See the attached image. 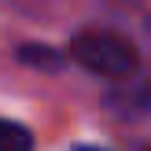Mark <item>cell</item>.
Here are the masks:
<instances>
[{"label":"cell","mask_w":151,"mask_h":151,"mask_svg":"<svg viewBox=\"0 0 151 151\" xmlns=\"http://www.w3.org/2000/svg\"><path fill=\"white\" fill-rule=\"evenodd\" d=\"M147 151H151V147H147Z\"/></svg>","instance_id":"5"},{"label":"cell","mask_w":151,"mask_h":151,"mask_svg":"<svg viewBox=\"0 0 151 151\" xmlns=\"http://www.w3.org/2000/svg\"><path fill=\"white\" fill-rule=\"evenodd\" d=\"M0 151H33V137L26 125L0 118Z\"/></svg>","instance_id":"2"},{"label":"cell","mask_w":151,"mask_h":151,"mask_svg":"<svg viewBox=\"0 0 151 151\" xmlns=\"http://www.w3.org/2000/svg\"><path fill=\"white\" fill-rule=\"evenodd\" d=\"M22 59L26 63H59V55L48 48H22Z\"/></svg>","instance_id":"3"},{"label":"cell","mask_w":151,"mask_h":151,"mask_svg":"<svg viewBox=\"0 0 151 151\" xmlns=\"http://www.w3.org/2000/svg\"><path fill=\"white\" fill-rule=\"evenodd\" d=\"M78 151H100V147H78Z\"/></svg>","instance_id":"4"},{"label":"cell","mask_w":151,"mask_h":151,"mask_svg":"<svg viewBox=\"0 0 151 151\" xmlns=\"http://www.w3.org/2000/svg\"><path fill=\"white\" fill-rule=\"evenodd\" d=\"M70 59L92 74H107V78H122V74L137 70V48L122 33H111V29L78 33L70 41Z\"/></svg>","instance_id":"1"}]
</instances>
